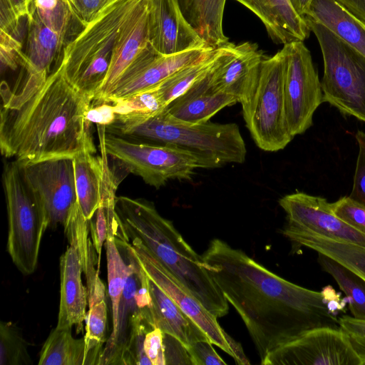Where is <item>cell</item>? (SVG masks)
Masks as SVG:
<instances>
[{"instance_id":"obj_5","label":"cell","mask_w":365,"mask_h":365,"mask_svg":"<svg viewBox=\"0 0 365 365\" xmlns=\"http://www.w3.org/2000/svg\"><path fill=\"white\" fill-rule=\"evenodd\" d=\"M140 0H115L67 44L58 64L78 90L94 98L110 63L120 29Z\"/></svg>"},{"instance_id":"obj_2","label":"cell","mask_w":365,"mask_h":365,"mask_svg":"<svg viewBox=\"0 0 365 365\" xmlns=\"http://www.w3.org/2000/svg\"><path fill=\"white\" fill-rule=\"evenodd\" d=\"M93 98L78 90L58 64L43 85L15 107H2L0 148L19 164L96 153L86 114Z\"/></svg>"},{"instance_id":"obj_14","label":"cell","mask_w":365,"mask_h":365,"mask_svg":"<svg viewBox=\"0 0 365 365\" xmlns=\"http://www.w3.org/2000/svg\"><path fill=\"white\" fill-rule=\"evenodd\" d=\"M212 48H215L207 46L162 55L150 43L120 77L106 103L156 87L179 70L201 58Z\"/></svg>"},{"instance_id":"obj_21","label":"cell","mask_w":365,"mask_h":365,"mask_svg":"<svg viewBox=\"0 0 365 365\" xmlns=\"http://www.w3.org/2000/svg\"><path fill=\"white\" fill-rule=\"evenodd\" d=\"M60 303L57 328L81 329L87 314L88 292L82 282L83 267L78 249L69 244L60 257Z\"/></svg>"},{"instance_id":"obj_8","label":"cell","mask_w":365,"mask_h":365,"mask_svg":"<svg viewBox=\"0 0 365 365\" xmlns=\"http://www.w3.org/2000/svg\"><path fill=\"white\" fill-rule=\"evenodd\" d=\"M97 126L100 143L108 156L155 188L170 180H191L196 169L210 168L205 160L187 150L129 140L106 133L104 126Z\"/></svg>"},{"instance_id":"obj_39","label":"cell","mask_w":365,"mask_h":365,"mask_svg":"<svg viewBox=\"0 0 365 365\" xmlns=\"http://www.w3.org/2000/svg\"><path fill=\"white\" fill-rule=\"evenodd\" d=\"M355 138L358 143L359 153L349 197L365 206V133L358 130Z\"/></svg>"},{"instance_id":"obj_31","label":"cell","mask_w":365,"mask_h":365,"mask_svg":"<svg viewBox=\"0 0 365 365\" xmlns=\"http://www.w3.org/2000/svg\"><path fill=\"white\" fill-rule=\"evenodd\" d=\"M318 262L329 274L345 294L352 317L365 321V280L329 257L318 253Z\"/></svg>"},{"instance_id":"obj_44","label":"cell","mask_w":365,"mask_h":365,"mask_svg":"<svg viewBox=\"0 0 365 365\" xmlns=\"http://www.w3.org/2000/svg\"><path fill=\"white\" fill-rule=\"evenodd\" d=\"M144 350L152 365H165L163 332L160 329L155 328L146 334Z\"/></svg>"},{"instance_id":"obj_36","label":"cell","mask_w":365,"mask_h":365,"mask_svg":"<svg viewBox=\"0 0 365 365\" xmlns=\"http://www.w3.org/2000/svg\"><path fill=\"white\" fill-rule=\"evenodd\" d=\"M34 0H0V30L19 35L21 21L26 19Z\"/></svg>"},{"instance_id":"obj_3","label":"cell","mask_w":365,"mask_h":365,"mask_svg":"<svg viewBox=\"0 0 365 365\" xmlns=\"http://www.w3.org/2000/svg\"><path fill=\"white\" fill-rule=\"evenodd\" d=\"M119 232L127 240L138 241L158 261L217 318L229 312L228 302L204 262L173 222L154 204L143 198L117 197Z\"/></svg>"},{"instance_id":"obj_30","label":"cell","mask_w":365,"mask_h":365,"mask_svg":"<svg viewBox=\"0 0 365 365\" xmlns=\"http://www.w3.org/2000/svg\"><path fill=\"white\" fill-rule=\"evenodd\" d=\"M230 45L212 48L195 62L179 70L160 83L157 88L167 106L192 84L206 76L220 61Z\"/></svg>"},{"instance_id":"obj_25","label":"cell","mask_w":365,"mask_h":365,"mask_svg":"<svg viewBox=\"0 0 365 365\" xmlns=\"http://www.w3.org/2000/svg\"><path fill=\"white\" fill-rule=\"evenodd\" d=\"M304 18L322 24L365 57V24L335 0H312Z\"/></svg>"},{"instance_id":"obj_27","label":"cell","mask_w":365,"mask_h":365,"mask_svg":"<svg viewBox=\"0 0 365 365\" xmlns=\"http://www.w3.org/2000/svg\"><path fill=\"white\" fill-rule=\"evenodd\" d=\"M88 225L89 220L83 216L77 202L72 209L64 230L69 244L74 245L79 252L83 272L87 281L88 304H93L105 299V287L99 278L98 269L95 268L97 262L96 250L88 238Z\"/></svg>"},{"instance_id":"obj_47","label":"cell","mask_w":365,"mask_h":365,"mask_svg":"<svg viewBox=\"0 0 365 365\" xmlns=\"http://www.w3.org/2000/svg\"><path fill=\"white\" fill-rule=\"evenodd\" d=\"M349 13L365 24V0H335Z\"/></svg>"},{"instance_id":"obj_16","label":"cell","mask_w":365,"mask_h":365,"mask_svg":"<svg viewBox=\"0 0 365 365\" xmlns=\"http://www.w3.org/2000/svg\"><path fill=\"white\" fill-rule=\"evenodd\" d=\"M149 41L162 55L209 46L186 19L178 0H151Z\"/></svg>"},{"instance_id":"obj_12","label":"cell","mask_w":365,"mask_h":365,"mask_svg":"<svg viewBox=\"0 0 365 365\" xmlns=\"http://www.w3.org/2000/svg\"><path fill=\"white\" fill-rule=\"evenodd\" d=\"M263 365H362L339 327L311 329L269 352Z\"/></svg>"},{"instance_id":"obj_11","label":"cell","mask_w":365,"mask_h":365,"mask_svg":"<svg viewBox=\"0 0 365 365\" xmlns=\"http://www.w3.org/2000/svg\"><path fill=\"white\" fill-rule=\"evenodd\" d=\"M128 247L148 277L166 292L206 334L212 344L231 356L237 364H250L241 344L220 327L217 317L205 307L158 261L138 241L125 239Z\"/></svg>"},{"instance_id":"obj_48","label":"cell","mask_w":365,"mask_h":365,"mask_svg":"<svg viewBox=\"0 0 365 365\" xmlns=\"http://www.w3.org/2000/svg\"><path fill=\"white\" fill-rule=\"evenodd\" d=\"M351 346L360 359L362 365H365V337L349 334Z\"/></svg>"},{"instance_id":"obj_15","label":"cell","mask_w":365,"mask_h":365,"mask_svg":"<svg viewBox=\"0 0 365 365\" xmlns=\"http://www.w3.org/2000/svg\"><path fill=\"white\" fill-rule=\"evenodd\" d=\"M279 204L287 215L288 227L365 246V235L335 215L324 197L297 192L281 197Z\"/></svg>"},{"instance_id":"obj_28","label":"cell","mask_w":365,"mask_h":365,"mask_svg":"<svg viewBox=\"0 0 365 365\" xmlns=\"http://www.w3.org/2000/svg\"><path fill=\"white\" fill-rule=\"evenodd\" d=\"M188 22L205 43L217 48L228 42L222 28L226 0H178Z\"/></svg>"},{"instance_id":"obj_35","label":"cell","mask_w":365,"mask_h":365,"mask_svg":"<svg viewBox=\"0 0 365 365\" xmlns=\"http://www.w3.org/2000/svg\"><path fill=\"white\" fill-rule=\"evenodd\" d=\"M117 115L152 113L166 107L157 86L110 102Z\"/></svg>"},{"instance_id":"obj_38","label":"cell","mask_w":365,"mask_h":365,"mask_svg":"<svg viewBox=\"0 0 365 365\" xmlns=\"http://www.w3.org/2000/svg\"><path fill=\"white\" fill-rule=\"evenodd\" d=\"M23 54V45L18 36L1 31L0 58L2 68L16 69L21 66Z\"/></svg>"},{"instance_id":"obj_9","label":"cell","mask_w":365,"mask_h":365,"mask_svg":"<svg viewBox=\"0 0 365 365\" xmlns=\"http://www.w3.org/2000/svg\"><path fill=\"white\" fill-rule=\"evenodd\" d=\"M240 103L246 127L258 148L276 152L292 141L294 137L285 113L280 51L263 59L256 84Z\"/></svg>"},{"instance_id":"obj_22","label":"cell","mask_w":365,"mask_h":365,"mask_svg":"<svg viewBox=\"0 0 365 365\" xmlns=\"http://www.w3.org/2000/svg\"><path fill=\"white\" fill-rule=\"evenodd\" d=\"M211 71L166 106L172 117L190 124L205 123L224 108L238 103L235 97L214 87Z\"/></svg>"},{"instance_id":"obj_45","label":"cell","mask_w":365,"mask_h":365,"mask_svg":"<svg viewBox=\"0 0 365 365\" xmlns=\"http://www.w3.org/2000/svg\"><path fill=\"white\" fill-rule=\"evenodd\" d=\"M116 114L113 105L110 103H102L93 106L87 112L86 119L90 123L107 127L113 123Z\"/></svg>"},{"instance_id":"obj_41","label":"cell","mask_w":365,"mask_h":365,"mask_svg":"<svg viewBox=\"0 0 365 365\" xmlns=\"http://www.w3.org/2000/svg\"><path fill=\"white\" fill-rule=\"evenodd\" d=\"M165 364L193 365L187 346L178 338L163 333Z\"/></svg>"},{"instance_id":"obj_23","label":"cell","mask_w":365,"mask_h":365,"mask_svg":"<svg viewBox=\"0 0 365 365\" xmlns=\"http://www.w3.org/2000/svg\"><path fill=\"white\" fill-rule=\"evenodd\" d=\"M262 22L271 39L277 44L304 41L311 32L304 18L289 0H236Z\"/></svg>"},{"instance_id":"obj_20","label":"cell","mask_w":365,"mask_h":365,"mask_svg":"<svg viewBox=\"0 0 365 365\" xmlns=\"http://www.w3.org/2000/svg\"><path fill=\"white\" fill-rule=\"evenodd\" d=\"M119 247L126 253L128 272L119 307L116 333L106 342L98 365L124 364L132 318L144 311L139 307L138 296L148 286V277L126 242L120 241Z\"/></svg>"},{"instance_id":"obj_40","label":"cell","mask_w":365,"mask_h":365,"mask_svg":"<svg viewBox=\"0 0 365 365\" xmlns=\"http://www.w3.org/2000/svg\"><path fill=\"white\" fill-rule=\"evenodd\" d=\"M73 18L83 26L115 0H67Z\"/></svg>"},{"instance_id":"obj_32","label":"cell","mask_w":365,"mask_h":365,"mask_svg":"<svg viewBox=\"0 0 365 365\" xmlns=\"http://www.w3.org/2000/svg\"><path fill=\"white\" fill-rule=\"evenodd\" d=\"M108 309L105 299L88 307L86 317V334L83 336L89 365L98 364L106 342Z\"/></svg>"},{"instance_id":"obj_13","label":"cell","mask_w":365,"mask_h":365,"mask_svg":"<svg viewBox=\"0 0 365 365\" xmlns=\"http://www.w3.org/2000/svg\"><path fill=\"white\" fill-rule=\"evenodd\" d=\"M18 164L25 180L44 207L48 227L55 228L58 225L65 227L77 203L73 158Z\"/></svg>"},{"instance_id":"obj_34","label":"cell","mask_w":365,"mask_h":365,"mask_svg":"<svg viewBox=\"0 0 365 365\" xmlns=\"http://www.w3.org/2000/svg\"><path fill=\"white\" fill-rule=\"evenodd\" d=\"M30 10L46 26L66 38L73 18L67 0H34Z\"/></svg>"},{"instance_id":"obj_6","label":"cell","mask_w":365,"mask_h":365,"mask_svg":"<svg viewBox=\"0 0 365 365\" xmlns=\"http://www.w3.org/2000/svg\"><path fill=\"white\" fill-rule=\"evenodd\" d=\"M3 187L8 216L6 250L23 274H31L36 269L41 240L48 227L46 214L14 160L5 164Z\"/></svg>"},{"instance_id":"obj_19","label":"cell","mask_w":365,"mask_h":365,"mask_svg":"<svg viewBox=\"0 0 365 365\" xmlns=\"http://www.w3.org/2000/svg\"><path fill=\"white\" fill-rule=\"evenodd\" d=\"M101 156L83 150L73 157L77 202L86 220H91L103 200L115 197L119 180L108 165V155L100 143Z\"/></svg>"},{"instance_id":"obj_24","label":"cell","mask_w":365,"mask_h":365,"mask_svg":"<svg viewBox=\"0 0 365 365\" xmlns=\"http://www.w3.org/2000/svg\"><path fill=\"white\" fill-rule=\"evenodd\" d=\"M148 284L150 312L155 328L178 338L187 346L196 341H210L200 327L149 277Z\"/></svg>"},{"instance_id":"obj_7","label":"cell","mask_w":365,"mask_h":365,"mask_svg":"<svg viewBox=\"0 0 365 365\" xmlns=\"http://www.w3.org/2000/svg\"><path fill=\"white\" fill-rule=\"evenodd\" d=\"M304 19L322 54L324 102L365 123V57L322 24Z\"/></svg>"},{"instance_id":"obj_43","label":"cell","mask_w":365,"mask_h":365,"mask_svg":"<svg viewBox=\"0 0 365 365\" xmlns=\"http://www.w3.org/2000/svg\"><path fill=\"white\" fill-rule=\"evenodd\" d=\"M210 341H199L187 346L193 365H226Z\"/></svg>"},{"instance_id":"obj_26","label":"cell","mask_w":365,"mask_h":365,"mask_svg":"<svg viewBox=\"0 0 365 365\" xmlns=\"http://www.w3.org/2000/svg\"><path fill=\"white\" fill-rule=\"evenodd\" d=\"M283 234L295 245L329 257L365 280V246L336 240L287 226Z\"/></svg>"},{"instance_id":"obj_10","label":"cell","mask_w":365,"mask_h":365,"mask_svg":"<svg viewBox=\"0 0 365 365\" xmlns=\"http://www.w3.org/2000/svg\"><path fill=\"white\" fill-rule=\"evenodd\" d=\"M283 61V88L286 118L293 137L313 124V115L324 103L318 72L303 41H292L279 51Z\"/></svg>"},{"instance_id":"obj_17","label":"cell","mask_w":365,"mask_h":365,"mask_svg":"<svg viewBox=\"0 0 365 365\" xmlns=\"http://www.w3.org/2000/svg\"><path fill=\"white\" fill-rule=\"evenodd\" d=\"M151 0H140L123 24L114 46L106 77L96 93V104L106 103L120 77L149 46Z\"/></svg>"},{"instance_id":"obj_42","label":"cell","mask_w":365,"mask_h":365,"mask_svg":"<svg viewBox=\"0 0 365 365\" xmlns=\"http://www.w3.org/2000/svg\"><path fill=\"white\" fill-rule=\"evenodd\" d=\"M93 216H95V220L94 222L92 219L89 220V225L92 243L98 254L99 267L102 247L106 242L108 231V216L105 206L101 205Z\"/></svg>"},{"instance_id":"obj_4","label":"cell","mask_w":365,"mask_h":365,"mask_svg":"<svg viewBox=\"0 0 365 365\" xmlns=\"http://www.w3.org/2000/svg\"><path fill=\"white\" fill-rule=\"evenodd\" d=\"M106 133L129 140L165 145L191 152L205 160L210 168L242 163L245 143L236 123L190 124L172 117L166 107L152 113L117 115Z\"/></svg>"},{"instance_id":"obj_37","label":"cell","mask_w":365,"mask_h":365,"mask_svg":"<svg viewBox=\"0 0 365 365\" xmlns=\"http://www.w3.org/2000/svg\"><path fill=\"white\" fill-rule=\"evenodd\" d=\"M331 207L339 219L358 232L365 235V206L349 196L341 197L331 203Z\"/></svg>"},{"instance_id":"obj_1","label":"cell","mask_w":365,"mask_h":365,"mask_svg":"<svg viewBox=\"0 0 365 365\" xmlns=\"http://www.w3.org/2000/svg\"><path fill=\"white\" fill-rule=\"evenodd\" d=\"M202 258L244 322L261 361L311 329L339 327L331 309L336 295L331 287L317 292L293 284L219 239L210 242Z\"/></svg>"},{"instance_id":"obj_49","label":"cell","mask_w":365,"mask_h":365,"mask_svg":"<svg viewBox=\"0 0 365 365\" xmlns=\"http://www.w3.org/2000/svg\"><path fill=\"white\" fill-rule=\"evenodd\" d=\"M294 9L302 17L304 18L308 12L312 0H289Z\"/></svg>"},{"instance_id":"obj_29","label":"cell","mask_w":365,"mask_h":365,"mask_svg":"<svg viewBox=\"0 0 365 365\" xmlns=\"http://www.w3.org/2000/svg\"><path fill=\"white\" fill-rule=\"evenodd\" d=\"M72 327H55L45 341L38 365H89L84 337L76 339Z\"/></svg>"},{"instance_id":"obj_18","label":"cell","mask_w":365,"mask_h":365,"mask_svg":"<svg viewBox=\"0 0 365 365\" xmlns=\"http://www.w3.org/2000/svg\"><path fill=\"white\" fill-rule=\"evenodd\" d=\"M264 58L256 43L230 42L226 53L210 73L211 83L218 91L242 103L256 84Z\"/></svg>"},{"instance_id":"obj_33","label":"cell","mask_w":365,"mask_h":365,"mask_svg":"<svg viewBox=\"0 0 365 365\" xmlns=\"http://www.w3.org/2000/svg\"><path fill=\"white\" fill-rule=\"evenodd\" d=\"M28 344L11 322L0 323V365H31Z\"/></svg>"},{"instance_id":"obj_46","label":"cell","mask_w":365,"mask_h":365,"mask_svg":"<svg viewBox=\"0 0 365 365\" xmlns=\"http://www.w3.org/2000/svg\"><path fill=\"white\" fill-rule=\"evenodd\" d=\"M339 327L346 333L365 337V321L348 315L339 318Z\"/></svg>"}]
</instances>
